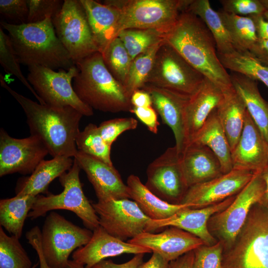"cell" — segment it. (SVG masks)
<instances>
[{"label": "cell", "instance_id": "4", "mask_svg": "<svg viewBox=\"0 0 268 268\" xmlns=\"http://www.w3.org/2000/svg\"><path fill=\"white\" fill-rule=\"evenodd\" d=\"M78 69L72 87L85 104L104 112H130L131 97L105 66L102 54L94 53L76 63Z\"/></svg>", "mask_w": 268, "mask_h": 268}, {"label": "cell", "instance_id": "21", "mask_svg": "<svg viewBox=\"0 0 268 268\" xmlns=\"http://www.w3.org/2000/svg\"><path fill=\"white\" fill-rule=\"evenodd\" d=\"M127 242L146 248L169 262L205 244L196 236L172 226L156 234L143 232Z\"/></svg>", "mask_w": 268, "mask_h": 268}, {"label": "cell", "instance_id": "26", "mask_svg": "<svg viewBox=\"0 0 268 268\" xmlns=\"http://www.w3.org/2000/svg\"><path fill=\"white\" fill-rule=\"evenodd\" d=\"M74 162L72 158L57 156L42 160L29 177L20 182L16 189L17 196H37L46 193L50 184L68 171Z\"/></svg>", "mask_w": 268, "mask_h": 268}, {"label": "cell", "instance_id": "23", "mask_svg": "<svg viewBox=\"0 0 268 268\" xmlns=\"http://www.w3.org/2000/svg\"><path fill=\"white\" fill-rule=\"evenodd\" d=\"M222 96L220 89L205 77L198 90L189 98L184 113L187 145L203 126L212 111L216 108Z\"/></svg>", "mask_w": 268, "mask_h": 268}, {"label": "cell", "instance_id": "7", "mask_svg": "<svg viewBox=\"0 0 268 268\" xmlns=\"http://www.w3.org/2000/svg\"><path fill=\"white\" fill-rule=\"evenodd\" d=\"M73 159L71 168L59 177L63 191L57 195L37 196L28 217L35 219L56 209L70 210L82 220L86 228L93 231L99 226V217L83 193L79 179L81 169Z\"/></svg>", "mask_w": 268, "mask_h": 268}, {"label": "cell", "instance_id": "16", "mask_svg": "<svg viewBox=\"0 0 268 268\" xmlns=\"http://www.w3.org/2000/svg\"><path fill=\"white\" fill-rule=\"evenodd\" d=\"M254 174L233 169L228 173L189 188L181 204L197 209L220 202L238 194L251 181Z\"/></svg>", "mask_w": 268, "mask_h": 268}, {"label": "cell", "instance_id": "52", "mask_svg": "<svg viewBox=\"0 0 268 268\" xmlns=\"http://www.w3.org/2000/svg\"><path fill=\"white\" fill-rule=\"evenodd\" d=\"M169 263L159 254L153 252L151 258L137 268H169Z\"/></svg>", "mask_w": 268, "mask_h": 268}, {"label": "cell", "instance_id": "51", "mask_svg": "<svg viewBox=\"0 0 268 268\" xmlns=\"http://www.w3.org/2000/svg\"><path fill=\"white\" fill-rule=\"evenodd\" d=\"M249 16L254 21L258 39L268 40V21L263 15H252Z\"/></svg>", "mask_w": 268, "mask_h": 268}, {"label": "cell", "instance_id": "5", "mask_svg": "<svg viewBox=\"0 0 268 268\" xmlns=\"http://www.w3.org/2000/svg\"><path fill=\"white\" fill-rule=\"evenodd\" d=\"M223 268H268V208L256 203L230 248Z\"/></svg>", "mask_w": 268, "mask_h": 268}, {"label": "cell", "instance_id": "44", "mask_svg": "<svg viewBox=\"0 0 268 268\" xmlns=\"http://www.w3.org/2000/svg\"><path fill=\"white\" fill-rule=\"evenodd\" d=\"M0 14L6 23L14 25L26 23L28 14L27 0H0Z\"/></svg>", "mask_w": 268, "mask_h": 268}, {"label": "cell", "instance_id": "33", "mask_svg": "<svg viewBox=\"0 0 268 268\" xmlns=\"http://www.w3.org/2000/svg\"><path fill=\"white\" fill-rule=\"evenodd\" d=\"M225 69L262 82L268 88V67L250 51L234 50L226 54H217Z\"/></svg>", "mask_w": 268, "mask_h": 268}, {"label": "cell", "instance_id": "40", "mask_svg": "<svg viewBox=\"0 0 268 268\" xmlns=\"http://www.w3.org/2000/svg\"><path fill=\"white\" fill-rule=\"evenodd\" d=\"M0 63L5 71L16 76L20 81L33 94L38 102L43 104L36 92L23 74L20 63L12 47L10 40L0 28Z\"/></svg>", "mask_w": 268, "mask_h": 268}, {"label": "cell", "instance_id": "28", "mask_svg": "<svg viewBox=\"0 0 268 268\" xmlns=\"http://www.w3.org/2000/svg\"><path fill=\"white\" fill-rule=\"evenodd\" d=\"M127 185L130 198L150 219H166L191 206L186 204H172L161 200L148 190L136 175L132 174L128 177Z\"/></svg>", "mask_w": 268, "mask_h": 268}, {"label": "cell", "instance_id": "35", "mask_svg": "<svg viewBox=\"0 0 268 268\" xmlns=\"http://www.w3.org/2000/svg\"><path fill=\"white\" fill-rule=\"evenodd\" d=\"M164 41V40L156 44L132 60L123 84L130 97L135 91L141 89L146 84L153 67L157 52Z\"/></svg>", "mask_w": 268, "mask_h": 268}, {"label": "cell", "instance_id": "1", "mask_svg": "<svg viewBox=\"0 0 268 268\" xmlns=\"http://www.w3.org/2000/svg\"><path fill=\"white\" fill-rule=\"evenodd\" d=\"M0 83L22 108L30 135L42 141L49 154L53 157L74 158L78 151L75 138L80 131L82 114L70 106H53L34 101L10 87L1 74Z\"/></svg>", "mask_w": 268, "mask_h": 268}, {"label": "cell", "instance_id": "27", "mask_svg": "<svg viewBox=\"0 0 268 268\" xmlns=\"http://www.w3.org/2000/svg\"><path fill=\"white\" fill-rule=\"evenodd\" d=\"M222 93V99L216 111L232 151L242 132L247 108L243 99L233 86Z\"/></svg>", "mask_w": 268, "mask_h": 268}, {"label": "cell", "instance_id": "25", "mask_svg": "<svg viewBox=\"0 0 268 268\" xmlns=\"http://www.w3.org/2000/svg\"><path fill=\"white\" fill-rule=\"evenodd\" d=\"M80 1L85 9L94 42L102 54L118 37L120 10L94 0Z\"/></svg>", "mask_w": 268, "mask_h": 268}, {"label": "cell", "instance_id": "12", "mask_svg": "<svg viewBox=\"0 0 268 268\" xmlns=\"http://www.w3.org/2000/svg\"><path fill=\"white\" fill-rule=\"evenodd\" d=\"M56 35L75 65L99 52L80 0H65L62 8L52 18Z\"/></svg>", "mask_w": 268, "mask_h": 268}, {"label": "cell", "instance_id": "20", "mask_svg": "<svg viewBox=\"0 0 268 268\" xmlns=\"http://www.w3.org/2000/svg\"><path fill=\"white\" fill-rule=\"evenodd\" d=\"M151 252L146 248L115 237L99 225L93 230L89 242L73 252L72 258V260L83 265L85 268H93L108 258L124 254L136 255Z\"/></svg>", "mask_w": 268, "mask_h": 268}, {"label": "cell", "instance_id": "50", "mask_svg": "<svg viewBox=\"0 0 268 268\" xmlns=\"http://www.w3.org/2000/svg\"><path fill=\"white\" fill-rule=\"evenodd\" d=\"M131 102L133 107L152 106V101L150 94L143 89L135 91L131 96Z\"/></svg>", "mask_w": 268, "mask_h": 268}, {"label": "cell", "instance_id": "2", "mask_svg": "<svg viewBox=\"0 0 268 268\" xmlns=\"http://www.w3.org/2000/svg\"><path fill=\"white\" fill-rule=\"evenodd\" d=\"M164 39L222 92L233 87L230 75L218 58L214 38L199 17L187 10L182 12Z\"/></svg>", "mask_w": 268, "mask_h": 268}, {"label": "cell", "instance_id": "54", "mask_svg": "<svg viewBox=\"0 0 268 268\" xmlns=\"http://www.w3.org/2000/svg\"><path fill=\"white\" fill-rule=\"evenodd\" d=\"M262 174L266 182V188L258 203L268 208V167L262 172Z\"/></svg>", "mask_w": 268, "mask_h": 268}, {"label": "cell", "instance_id": "14", "mask_svg": "<svg viewBox=\"0 0 268 268\" xmlns=\"http://www.w3.org/2000/svg\"><path fill=\"white\" fill-rule=\"evenodd\" d=\"M92 205L98 215L99 225L124 241L144 232L150 219L129 199L98 201Z\"/></svg>", "mask_w": 268, "mask_h": 268}, {"label": "cell", "instance_id": "45", "mask_svg": "<svg viewBox=\"0 0 268 268\" xmlns=\"http://www.w3.org/2000/svg\"><path fill=\"white\" fill-rule=\"evenodd\" d=\"M224 11L242 16L263 15L266 11L260 0H220Z\"/></svg>", "mask_w": 268, "mask_h": 268}, {"label": "cell", "instance_id": "56", "mask_svg": "<svg viewBox=\"0 0 268 268\" xmlns=\"http://www.w3.org/2000/svg\"><path fill=\"white\" fill-rule=\"evenodd\" d=\"M266 10H268V0H260Z\"/></svg>", "mask_w": 268, "mask_h": 268}, {"label": "cell", "instance_id": "53", "mask_svg": "<svg viewBox=\"0 0 268 268\" xmlns=\"http://www.w3.org/2000/svg\"><path fill=\"white\" fill-rule=\"evenodd\" d=\"M194 250L189 252L169 263V268H193Z\"/></svg>", "mask_w": 268, "mask_h": 268}, {"label": "cell", "instance_id": "19", "mask_svg": "<svg viewBox=\"0 0 268 268\" xmlns=\"http://www.w3.org/2000/svg\"><path fill=\"white\" fill-rule=\"evenodd\" d=\"M233 169L262 172L268 167V142L247 110L240 138L231 151Z\"/></svg>", "mask_w": 268, "mask_h": 268}, {"label": "cell", "instance_id": "55", "mask_svg": "<svg viewBox=\"0 0 268 268\" xmlns=\"http://www.w3.org/2000/svg\"><path fill=\"white\" fill-rule=\"evenodd\" d=\"M66 268H85L84 266L73 260H68Z\"/></svg>", "mask_w": 268, "mask_h": 268}, {"label": "cell", "instance_id": "9", "mask_svg": "<svg viewBox=\"0 0 268 268\" xmlns=\"http://www.w3.org/2000/svg\"><path fill=\"white\" fill-rule=\"evenodd\" d=\"M266 188L262 172L254 173L252 179L236 195L231 203L224 210L210 217L207 223L208 230L222 243L223 251L233 245L251 207L259 202Z\"/></svg>", "mask_w": 268, "mask_h": 268}, {"label": "cell", "instance_id": "42", "mask_svg": "<svg viewBox=\"0 0 268 268\" xmlns=\"http://www.w3.org/2000/svg\"><path fill=\"white\" fill-rule=\"evenodd\" d=\"M137 121L132 117L115 118L101 123L99 131L103 140L111 146L117 137L123 133L135 129Z\"/></svg>", "mask_w": 268, "mask_h": 268}, {"label": "cell", "instance_id": "59", "mask_svg": "<svg viewBox=\"0 0 268 268\" xmlns=\"http://www.w3.org/2000/svg\"></svg>", "mask_w": 268, "mask_h": 268}, {"label": "cell", "instance_id": "13", "mask_svg": "<svg viewBox=\"0 0 268 268\" xmlns=\"http://www.w3.org/2000/svg\"><path fill=\"white\" fill-rule=\"evenodd\" d=\"M147 188L161 200L181 204L188 191L182 168L180 154L176 146L168 147L147 168Z\"/></svg>", "mask_w": 268, "mask_h": 268}, {"label": "cell", "instance_id": "43", "mask_svg": "<svg viewBox=\"0 0 268 268\" xmlns=\"http://www.w3.org/2000/svg\"><path fill=\"white\" fill-rule=\"evenodd\" d=\"M28 14L26 23L41 22L53 18L62 8L64 1L60 0H27Z\"/></svg>", "mask_w": 268, "mask_h": 268}, {"label": "cell", "instance_id": "36", "mask_svg": "<svg viewBox=\"0 0 268 268\" xmlns=\"http://www.w3.org/2000/svg\"><path fill=\"white\" fill-rule=\"evenodd\" d=\"M75 143L78 151L113 166L111 159V146L103 140L96 125L90 123L83 131H80Z\"/></svg>", "mask_w": 268, "mask_h": 268}, {"label": "cell", "instance_id": "57", "mask_svg": "<svg viewBox=\"0 0 268 268\" xmlns=\"http://www.w3.org/2000/svg\"><path fill=\"white\" fill-rule=\"evenodd\" d=\"M263 16L268 21V10H266V11L263 14Z\"/></svg>", "mask_w": 268, "mask_h": 268}, {"label": "cell", "instance_id": "46", "mask_svg": "<svg viewBox=\"0 0 268 268\" xmlns=\"http://www.w3.org/2000/svg\"><path fill=\"white\" fill-rule=\"evenodd\" d=\"M130 112L134 114L150 132L154 134H157L159 123L158 121L157 113L153 106L133 107Z\"/></svg>", "mask_w": 268, "mask_h": 268}, {"label": "cell", "instance_id": "37", "mask_svg": "<svg viewBox=\"0 0 268 268\" xmlns=\"http://www.w3.org/2000/svg\"><path fill=\"white\" fill-rule=\"evenodd\" d=\"M18 238L0 227V268H32V263Z\"/></svg>", "mask_w": 268, "mask_h": 268}, {"label": "cell", "instance_id": "48", "mask_svg": "<svg viewBox=\"0 0 268 268\" xmlns=\"http://www.w3.org/2000/svg\"><path fill=\"white\" fill-rule=\"evenodd\" d=\"M144 254H138L129 261L123 264H116L111 260H103L93 268H137L143 263Z\"/></svg>", "mask_w": 268, "mask_h": 268}, {"label": "cell", "instance_id": "58", "mask_svg": "<svg viewBox=\"0 0 268 268\" xmlns=\"http://www.w3.org/2000/svg\"><path fill=\"white\" fill-rule=\"evenodd\" d=\"M39 263H36V264L34 265L32 268H36L37 266L38 265Z\"/></svg>", "mask_w": 268, "mask_h": 268}, {"label": "cell", "instance_id": "30", "mask_svg": "<svg viewBox=\"0 0 268 268\" xmlns=\"http://www.w3.org/2000/svg\"><path fill=\"white\" fill-rule=\"evenodd\" d=\"M191 142L203 144L211 150L220 161L223 174L233 169L230 145L218 118L216 108L190 143Z\"/></svg>", "mask_w": 268, "mask_h": 268}, {"label": "cell", "instance_id": "6", "mask_svg": "<svg viewBox=\"0 0 268 268\" xmlns=\"http://www.w3.org/2000/svg\"><path fill=\"white\" fill-rule=\"evenodd\" d=\"M192 0H106L103 3L120 10L118 34L125 29H143L155 30L165 35Z\"/></svg>", "mask_w": 268, "mask_h": 268}, {"label": "cell", "instance_id": "32", "mask_svg": "<svg viewBox=\"0 0 268 268\" xmlns=\"http://www.w3.org/2000/svg\"><path fill=\"white\" fill-rule=\"evenodd\" d=\"M186 10L204 23L214 38L217 54H226L235 50L218 12L211 7L208 0H192Z\"/></svg>", "mask_w": 268, "mask_h": 268}, {"label": "cell", "instance_id": "11", "mask_svg": "<svg viewBox=\"0 0 268 268\" xmlns=\"http://www.w3.org/2000/svg\"><path fill=\"white\" fill-rule=\"evenodd\" d=\"M93 232L83 228L52 211L46 217L41 231V245L51 268H66L70 254L86 244Z\"/></svg>", "mask_w": 268, "mask_h": 268}, {"label": "cell", "instance_id": "49", "mask_svg": "<svg viewBox=\"0 0 268 268\" xmlns=\"http://www.w3.org/2000/svg\"><path fill=\"white\" fill-rule=\"evenodd\" d=\"M250 51L268 67V40L258 39Z\"/></svg>", "mask_w": 268, "mask_h": 268}, {"label": "cell", "instance_id": "29", "mask_svg": "<svg viewBox=\"0 0 268 268\" xmlns=\"http://www.w3.org/2000/svg\"><path fill=\"white\" fill-rule=\"evenodd\" d=\"M230 75L233 87L243 99L252 120L268 142V103L261 95L257 81L238 73Z\"/></svg>", "mask_w": 268, "mask_h": 268}, {"label": "cell", "instance_id": "34", "mask_svg": "<svg viewBox=\"0 0 268 268\" xmlns=\"http://www.w3.org/2000/svg\"><path fill=\"white\" fill-rule=\"evenodd\" d=\"M218 12L235 50L250 51L258 40L252 18L250 16L237 15L224 11Z\"/></svg>", "mask_w": 268, "mask_h": 268}, {"label": "cell", "instance_id": "41", "mask_svg": "<svg viewBox=\"0 0 268 268\" xmlns=\"http://www.w3.org/2000/svg\"><path fill=\"white\" fill-rule=\"evenodd\" d=\"M194 252L193 268H223V247L220 242L210 246L202 245Z\"/></svg>", "mask_w": 268, "mask_h": 268}, {"label": "cell", "instance_id": "10", "mask_svg": "<svg viewBox=\"0 0 268 268\" xmlns=\"http://www.w3.org/2000/svg\"><path fill=\"white\" fill-rule=\"evenodd\" d=\"M28 70L27 79L43 104L70 106L83 116L93 115V109L79 98L73 88V79L78 72L76 65L58 71L41 66L28 67Z\"/></svg>", "mask_w": 268, "mask_h": 268}, {"label": "cell", "instance_id": "47", "mask_svg": "<svg viewBox=\"0 0 268 268\" xmlns=\"http://www.w3.org/2000/svg\"><path fill=\"white\" fill-rule=\"evenodd\" d=\"M28 242L36 251L39 258L40 268H51L43 255L41 245V231L36 226L29 230L25 235Z\"/></svg>", "mask_w": 268, "mask_h": 268}, {"label": "cell", "instance_id": "3", "mask_svg": "<svg viewBox=\"0 0 268 268\" xmlns=\"http://www.w3.org/2000/svg\"><path fill=\"white\" fill-rule=\"evenodd\" d=\"M0 26L7 31L20 64L41 66L54 70L68 69L75 65L58 38L52 18L36 23L11 24L4 21Z\"/></svg>", "mask_w": 268, "mask_h": 268}, {"label": "cell", "instance_id": "18", "mask_svg": "<svg viewBox=\"0 0 268 268\" xmlns=\"http://www.w3.org/2000/svg\"><path fill=\"white\" fill-rule=\"evenodd\" d=\"M73 158L86 173L98 201L130 198L127 185L114 166L78 150Z\"/></svg>", "mask_w": 268, "mask_h": 268}, {"label": "cell", "instance_id": "15", "mask_svg": "<svg viewBox=\"0 0 268 268\" xmlns=\"http://www.w3.org/2000/svg\"><path fill=\"white\" fill-rule=\"evenodd\" d=\"M49 154L48 149L36 136L23 138L9 135L0 130V176L18 173L31 174Z\"/></svg>", "mask_w": 268, "mask_h": 268}, {"label": "cell", "instance_id": "17", "mask_svg": "<svg viewBox=\"0 0 268 268\" xmlns=\"http://www.w3.org/2000/svg\"><path fill=\"white\" fill-rule=\"evenodd\" d=\"M235 196L201 208L187 207L166 219H150L147 223L144 232H151L167 226L175 227L196 236L202 240L206 245H214L217 241L208 230V220L214 214L227 208L233 201Z\"/></svg>", "mask_w": 268, "mask_h": 268}, {"label": "cell", "instance_id": "31", "mask_svg": "<svg viewBox=\"0 0 268 268\" xmlns=\"http://www.w3.org/2000/svg\"><path fill=\"white\" fill-rule=\"evenodd\" d=\"M36 196H17L0 201V224L11 235L19 239L24 223L32 209Z\"/></svg>", "mask_w": 268, "mask_h": 268}, {"label": "cell", "instance_id": "8", "mask_svg": "<svg viewBox=\"0 0 268 268\" xmlns=\"http://www.w3.org/2000/svg\"><path fill=\"white\" fill-rule=\"evenodd\" d=\"M204 78L164 41L157 52L146 84L190 97L198 90Z\"/></svg>", "mask_w": 268, "mask_h": 268}, {"label": "cell", "instance_id": "39", "mask_svg": "<svg viewBox=\"0 0 268 268\" xmlns=\"http://www.w3.org/2000/svg\"><path fill=\"white\" fill-rule=\"evenodd\" d=\"M102 55L109 71L123 85L133 60L121 39L115 38Z\"/></svg>", "mask_w": 268, "mask_h": 268}, {"label": "cell", "instance_id": "24", "mask_svg": "<svg viewBox=\"0 0 268 268\" xmlns=\"http://www.w3.org/2000/svg\"><path fill=\"white\" fill-rule=\"evenodd\" d=\"M181 163L189 188L216 178L222 174L217 157L208 147L191 142L180 154Z\"/></svg>", "mask_w": 268, "mask_h": 268}, {"label": "cell", "instance_id": "38", "mask_svg": "<svg viewBox=\"0 0 268 268\" xmlns=\"http://www.w3.org/2000/svg\"><path fill=\"white\" fill-rule=\"evenodd\" d=\"M118 37L132 60L164 40V35L152 29H125L121 31Z\"/></svg>", "mask_w": 268, "mask_h": 268}, {"label": "cell", "instance_id": "22", "mask_svg": "<svg viewBox=\"0 0 268 268\" xmlns=\"http://www.w3.org/2000/svg\"><path fill=\"white\" fill-rule=\"evenodd\" d=\"M141 89L150 94L152 106L163 122L172 130L175 138V146L178 152L182 153L187 146L184 113L190 97L149 84H146Z\"/></svg>", "mask_w": 268, "mask_h": 268}]
</instances>
